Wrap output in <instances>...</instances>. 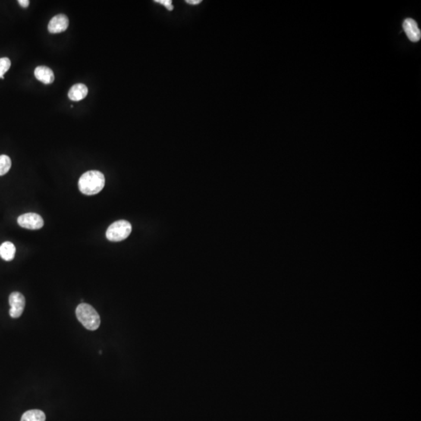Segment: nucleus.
<instances>
[{
	"mask_svg": "<svg viewBox=\"0 0 421 421\" xmlns=\"http://www.w3.org/2000/svg\"><path fill=\"white\" fill-rule=\"evenodd\" d=\"M105 179L103 173L92 170L83 173L78 181L80 192L85 195H95L102 191L105 187Z\"/></svg>",
	"mask_w": 421,
	"mask_h": 421,
	"instance_id": "nucleus-1",
	"label": "nucleus"
},
{
	"mask_svg": "<svg viewBox=\"0 0 421 421\" xmlns=\"http://www.w3.org/2000/svg\"><path fill=\"white\" fill-rule=\"evenodd\" d=\"M76 315L87 329L95 331L100 326V316L95 308L88 303H80L76 309Z\"/></svg>",
	"mask_w": 421,
	"mask_h": 421,
	"instance_id": "nucleus-2",
	"label": "nucleus"
},
{
	"mask_svg": "<svg viewBox=\"0 0 421 421\" xmlns=\"http://www.w3.org/2000/svg\"><path fill=\"white\" fill-rule=\"evenodd\" d=\"M132 226L129 221L120 220L109 226L106 231V238L109 241H122L130 236Z\"/></svg>",
	"mask_w": 421,
	"mask_h": 421,
	"instance_id": "nucleus-3",
	"label": "nucleus"
},
{
	"mask_svg": "<svg viewBox=\"0 0 421 421\" xmlns=\"http://www.w3.org/2000/svg\"><path fill=\"white\" fill-rule=\"evenodd\" d=\"M17 223L22 228L27 230H40L43 227L44 220L39 214L26 213L18 217Z\"/></svg>",
	"mask_w": 421,
	"mask_h": 421,
	"instance_id": "nucleus-4",
	"label": "nucleus"
},
{
	"mask_svg": "<svg viewBox=\"0 0 421 421\" xmlns=\"http://www.w3.org/2000/svg\"><path fill=\"white\" fill-rule=\"evenodd\" d=\"M9 303L10 305V317L13 318H20L25 307V298L23 295L19 292L12 293L9 297Z\"/></svg>",
	"mask_w": 421,
	"mask_h": 421,
	"instance_id": "nucleus-5",
	"label": "nucleus"
},
{
	"mask_svg": "<svg viewBox=\"0 0 421 421\" xmlns=\"http://www.w3.org/2000/svg\"><path fill=\"white\" fill-rule=\"evenodd\" d=\"M69 26V19L64 14H58L51 19L48 25V32L52 34L65 32Z\"/></svg>",
	"mask_w": 421,
	"mask_h": 421,
	"instance_id": "nucleus-6",
	"label": "nucleus"
},
{
	"mask_svg": "<svg viewBox=\"0 0 421 421\" xmlns=\"http://www.w3.org/2000/svg\"><path fill=\"white\" fill-rule=\"evenodd\" d=\"M403 30L407 35L408 39L411 42H416L419 41L421 38V32L418 27L417 23L411 18H407L404 20L403 24Z\"/></svg>",
	"mask_w": 421,
	"mask_h": 421,
	"instance_id": "nucleus-7",
	"label": "nucleus"
},
{
	"mask_svg": "<svg viewBox=\"0 0 421 421\" xmlns=\"http://www.w3.org/2000/svg\"><path fill=\"white\" fill-rule=\"evenodd\" d=\"M35 76L37 80L45 85H50L55 80L53 71L45 66H39L35 70Z\"/></svg>",
	"mask_w": 421,
	"mask_h": 421,
	"instance_id": "nucleus-8",
	"label": "nucleus"
},
{
	"mask_svg": "<svg viewBox=\"0 0 421 421\" xmlns=\"http://www.w3.org/2000/svg\"><path fill=\"white\" fill-rule=\"evenodd\" d=\"M89 93V89L83 83H77L73 85L69 91L68 97L70 100L78 102L82 100Z\"/></svg>",
	"mask_w": 421,
	"mask_h": 421,
	"instance_id": "nucleus-9",
	"label": "nucleus"
},
{
	"mask_svg": "<svg viewBox=\"0 0 421 421\" xmlns=\"http://www.w3.org/2000/svg\"><path fill=\"white\" fill-rule=\"evenodd\" d=\"M15 255L16 247L11 242H4L0 246V257L7 262H10L14 259Z\"/></svg>",
	"mask_w": 421,
	"mask_h": 421,
	"instance_id": "nucleus-10",
	"label": "nucleus"
},
{
	"mask_svg": "<svg viewBox=\"0 0 421 421\" xmlns=\"http://www.w3.org/2000/svg\"><path fill=\"white\" fill-rule=\"evenodd\" d=\"M20 421H45V414L42 410H29L23 413Z\"/></svg>",
	"mask_w": 421,
	"mask_h": 421,
	"instance_id": "nucleus-11",
	"label": "nucleus"
},
{
	"mask_svg": "<svg viewBox=\"0 0 421 421\" xmlns=\"http://www.w3.org/2000/svg\"><path fill=\"white\" fill-rule=\"evenodd\" d=\"M11 159L6 155H0V177L5 175L11 168Z\"/></svg>",
	"mask_w": 421,
	"mask_h": 421,
	"instance_id": "nucleus-12",
	"label": "nucleus"
},
{
	"mask_svg": "<svg viewBox=\"0 0 421 421\" xmlns=\"http://www.w3.org/2000/svg\"><path fill=\"white\" fill-rule=\"evenodd\" d=\"M11 66V62L10 59H0V78L4 79V74L8 71Z\"/></svg>",
	"mask_w": 421,
	"mask_h": 421,
	"instance_id": "nucleus-13",
	"label": "nucleus"
},
{
	"mask_svg": "<svg viewBox=\"0 0 421 421\" xmlns=\"http://www.w3.org/2000/svg\"><path fill=\"white\" fill-rule=\"evenodd\" d=\"M155 2L165 6L169 10H173V4H172L171 0H156Z\"/></svg>",
	"mask_w": 421,
	"mask_h": 421,
	"instance_id": "nucleus-14",
	"label": "nucleus"
},
{
	"mask_svg": "<svg viewBox=\"0 0 421 421\" xmlns=\"http://www.w3.org/2000/svg\"><path fill=\"white\" fill-rule=\"evenodd\" d=\"M18 4L23 8H27L30 4V1H29V0H19Z\"/></svg>",
	"mask_w": 421,
	"mask_h": 421,
	"instance_id": "nucleus-15",
	"label": "nucleus"
},
{
	"mask_svg": "<svg viewBox=\"0 0 421 421\" xmlns=\"http://www.w3.org/2000/svg\"><path fill=\"white\" fill-rule=\"evenodd\" d=\"M187 3L191 5H197V4H201L202 1L201 0H187Z\"/></svg>",
	"mask_w": 421,
	"mask_h": 421,
	"instance_id": "nucleus-16",
	"label": "nucleus"
}]
</instances>
